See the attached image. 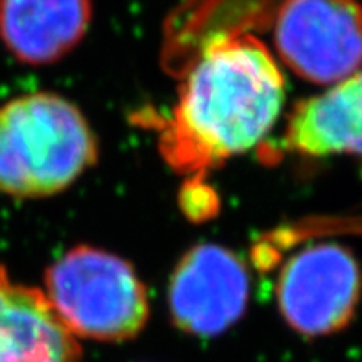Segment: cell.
Wrapping results in <instances>:
<instances>
[{"label": "cell", "mask_w": 362, "mask_h": 362, "mask_svg": "<svg viewBox=\"0 0 362 362\" xmlns=\"http://www.w3.org/2000/svg\"><path fill=\"white\" fill-rule=\"evenodd\" d=\"M90 0H0V41L24 65H52L86 37Z\"/></svg>", "instance_id": "52a82bcc"}, {"label": "cell", "mask_w": 362, "mask_h": 362, "mask_svg": "<svg viewBox=\"0 0 362 362\" xmlns=\"http://www.w3.org/2000/svg\"><path fill=\"white\" fill-rule=\"evenodd\" d=\"M362 270L348 248L334 243L307 246L285 262L277 303L294 331L324 337L348 327L357 313Z\"/></svg>", "instance_id": "5b68a950"}, {"label": "cell", "mask_w": 362, "mask_h": 362, "mask_svg": "<svg viewBox=\"0 0 362 362\" xmlns=\"http://www.w3.org/2000/svg\"><path fill=\"white\" fill-rule=\"evenodd\" d=\"M98 158V144L76 105L52 93L0 107V191L45 198L65 191Z\"/></svg>", "instance_id": "7a4b0ae2"}, {"label": "cell", "mask_w": 362, "mask_h": 362, "mask_svg": "<svg viewBox=\"0 0 362 362\" xmlns=\"http://www.w3.org/2000/svg\"><path fill=\"white\" fill-rule=\"evenodd\" d=\"M277 56L294 74L334 86L362 69L358 0H281L274 15Z\"/></svg>", "instance_id": "277c9868"}, {"label": "cell", "mask_w": 362, "mask_h": 362, "mask_svg": "<svg viewBox=\"0 0 362 362\" xmlns=\"http://www.w3.org/2000/svg\"><path fill=\"white\" fill-rule=\"evenodd\" d=\"M45 285L47 300L76 339H134L150 316L137 272L104 250L72 248L48 268Z\"/></svg>", "instance_id": "3957f363"}, {"label": "cell", "mask_w": 362, "mask_h": 362, "mask_svg": "<svg viewBox=\"0 0 362 362\" xmlns=\"http://www.w3.org/2000/svg\"><path fill=\"white\" fill-rule=\"evenodd\" d=\"M285 143L305 156H362V69L296 105Z\"/></svg>", "instance_id": "9c48e42d"}, {"label": "cell", "mask_w": 362, "mask_h": 362, "mask_svg": "<svg viewBox=\"0 0 362 362\" xmlns=\"http://www.w3.org/2000/svg\"><path fill=\"white\" fill-rule=\"evenodd\" d=\"M283 102V72L257 37L213 35L181 87L165 153L181 170L246 153L274 128Z\"/></svg>", "instance_id": "6da1fadb"}, {"label": "cell", "mask_w": 362, "mask_h": 362, "mask_svg": "<svg viewBox=\"0 0 362 362\" xmlns=\"http://www.w3.org/2000/svg\"><path fill=\"white\" fill-rule=\"evenodd\" d=\"M248 294L250 279L243 261L218 244H198L181 257L172 274L168 307L181 331L213 337L244 315Z\"/></svg>", "instance_id": "8992f818"}, {"label": "cell", "mask_w": 362, "mask_h": 362, "mask_svg": "<svg viewBox=\"0 0 362 362\" xmlns=\"http://www.w3.org/2000/svg\"><path fill=\"white\" fill-rule=\"evenodd\" d=\"M76 337L43 291L15 285L0 272V362H78Z\"/></svg>", "instance_id": "ba28073f"}]
</instances>
